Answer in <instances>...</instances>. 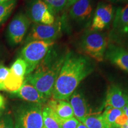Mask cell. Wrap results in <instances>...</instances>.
<instances>
[{"label": "cell", "mask_w": 128, "mask_h": 128, "mask_svg": "<svg viewBox=\"0 0 128 128\" xmlns=\"http://www.w3.org/2000/svg\"><path fill=\"white\" fill-rule=\"evenodd\" d=\"M96 64L90 58L68 50L54 86L51 98L68 100L80 82L94 71Z\"/></svg>", "instance_id": "6da1fadb"}, {"label": "cell", "mask_w": 128, "mask_h": 128, "mask_svg": "<svg viewBox=\"0 0 128 128\" xmlns=\"http://www.w3.org/2000/svg\"><path fill=\"white\" fill-rule=\"evenodd\" d=\"M68 52L66 47L55 44L34 71L26 76V81L36 88L46 98L52 97L56 80Z\"/></svg>", "instance_id": "7a4b0ae2"}, {"label": "cell", "mask_w": 128, "mask_h": 128, "mask_svg": "<svg viewBox=\"0 0 128 128\" xmlns=\"http://www.w3.org/2000/svg\"><path fill=\"white\" fill-rule=\"evenodd\" d=\"M108 43V37L105 32L87 30L78 42V53L95 61L102 62Z\"/></svg>", "instance_id": "3957f363"}, {"label": "cell", "mask_w": 128, "mask_h": 128, "mask_svg": "<svg viewBox=\"0 0 128 128\" xmlns=\"http://www.w3.org/2000/svg\"><path fill=\"white\" fill-rule=\"evenodd\" d=\"M42 104L28 103L19 105L14 112L15 128H44Z\"/></svg>", "instance_id": "277c9868"}, {"label": "cell", "mask_w": 128, "mask_h": 128, "mask_svg": "<svg viewBox=\"0 0 128 128\" xmlns=\"http://www.w3.org/2000/svg\"><path fill=\"white\" fill-rule=\"evenodd\" d=\"M54 44L55 42L44 41H33L26 44L20 53V57L27 65L26 76L34 71Z\"/></svg>", "instance_id": "5b68a950"}, {"label": "cell", "mask_w": 128, "mask_h": 128, "mask_svg": "<svg viewBox=\"0 0 128 128\" xmlns=\"http://www.w3.org/2000/svg\"><path fill=\"white\" fill-rule=\"evenodd\" d=\"M62 28V21L58 17L51 25L33 23L24 40L25 44L33 41L55 42L61 34Z\"/></svg>", "instance_id": "8992f818"}, {"label": "cell", "mask_w": 128, "mask_h": 128, "mask_svg": "<svg viewBox=\"0 0 128 128\" xmlns=\"http://www.w3.org/2000/svg\"><path fill=\"white\" fill-rule=\"evenodd\" d=\"M26 14L33 23L51 25L55 23L56 13L43 0H27Z\"/></svg>", "instance_id": "52a82bcc"}, {"label": "cell", "mask_w": 128, "mask_h": 128, "mask_svg": "<svg viewBox=\"0 0 128 128\" xmlns=\"http://www.w3.org/2000/svg\"><path fill=\"white\" fill-rule=\"evenodd\" d=\"M31 21L23 12H19L12 18L8 26L7 39L12 46H16L23 42L28 28Z\"/></svg>", "instance_id": "ba28073f"}, {"label": "cell", "mask_w": 128, "mask_h": 128, "mask_svg": "<svg viewBox=\"0 0 128 128\" xmlns=\"http://www.w3.org/2000/svg\"><path fill=\"white\" fill-rule=\"evenodd\" d=\"M93 14L92 0H78L70 7L68 17L76 27L86 28L92 20Z\"/></svg>", "instance_id": "9c48e42d"}, {"label": "cell", "mask_w": 128, "mask_h": 128, "mask_svg": "<svg viewBox=\"0 0 128 128\" xmlns=\"http://www.w3.org/2000/svg\"><path fill=\"white\" fill-rule=\"evenodd\" d=\"M114 16V9L110 3L99 2L92 18L90 29L103 31L109 28Z\"/></svg>", "instance_id": "30bf717a"}, {"label": "cell", "mask_w": 128, "mask_h": 128, "mask_svg": "<svg viewBox=\"0 0 128 128\" xmlns=\"http://www.w3.org/2000/svg\"><path fill=\"white\" fill-rule=\"evenodd\" d=\"M104 59L128 73V50L122 46L108 43Z\"/></svg>", "instance_id": "8fae6325"}, {"label": "cell", "mask_w": 128, "mask_h": 128, "mask_svg": "<svg viewBox=\"0 0 128 128\" xmlns=\"http://www.w3.org/2000/svg\"><path fill=\"white\" fill-rule=\"evenodd\" d=\"M11 94L28 103L44 104L49 100L25 80L20 88Z\"/></svg>", "instance_id": "7c38bea8"}, {"label": "cell", "mask_w": 128, "mask_h": 128, "mask_svg": "<svg viewBox=\"0 0 128 128\" xmlns=\"http://www.w3.org/2000/svg\"><path fill=\"white\" fill-rule=\"evenodd\" d=\"M128 105V94L117 85H111L108 87L106 97L105 107L120 108Z\"/></svg>", "instance_id": "4fadbf2b"}, {"label": "cell", "mask_w": 128, "mask_h": 128, "mask_svg": "<svg viewBox=\"0 0 128 128\" xmlns=\"http://www.w3.org/2000/svg\"><path fill=\"white\" fill-rule=\"evenodd\" d=\"M69 99L74 117L80 122L82 123L85 119L90 116V110L86 98L82 93L76 90Z\"/></svg>", "instance_id": "5bb4252c"}, {"label": "cell", "mask_w": 128, "mask_h": 128, "mask_svg": "<svg viewBox=\"0 0 128 128\" xmlns=\"http://www.w3.org/2000/svg\"><path fill=\"white\" fill-rule=\"evenodd\" d=\"M46 105L50 108L60 119H68L74 117L72 108L66 100L52 98L48 100Z\"/></svg>", "instance_id": "9a60e30c"}, {"label": "cell", "mask_w": 128, "mask_h": 128, "mask_svg": "<svg viewBox=\"0 0 128 128\" xmlns=\"http://www.w3.org/2000/svg\"><path fill=\"white\" fill-rule=\"evenodd\" d=\"M128 24V3L123 7H119L115 12L112 28L109 35L114 34L122 29ZM108 35V36H109Z\"/></svg>", "instance_id": "2e32d148"}, {"label": "cell", "mask_w": 128, "mask_h": 128, "mask_svg": "<svg viewBox=\"0 0 128 128\" xmlns=\"http://www.w3.org/2000/svg\"><path fill=\"white\" fill-rule=\"evenodd\" d=\"M42 116L44 128H60V119L55 112L46 104L43 106Z\"/></svg>", "instance_id": "e0dca14e"}, {"label": "cell", "mask_w": 128, "mask_h": 128, "mask_svg": "<svg viewBox=\"0 0 128 128\" xmlns=\"http://www.w3.org/2000/svg\"><path fill=\"white\" fill-rule=\"evenodd\" d=\"M24 80L25 78L16 76L10 71L4 81V91L10 93L16 92L22 87Z\"/></svg>", "instance_id": "ac0fdd59"}, {"label": "cell", "mask_w": 128, "mask_h": 128, "mask_svg": "<svg viewBox=\"0 0 128 128\" xmlns=\"http://www.w3.org/2000/svg\"><path fill=\"white\" fill-rule=\"evenodd\" d=\"M105 111L102 115L103 122L107 128H118L115 124V120L118 117L121 115L124 112L122 109L108 107L106 108Z\"/></svg>", "instance_id": "d6986e66"}, {"label": "cell", "mask_w": 128, "mask_h": 128, "mask_svg": "<svg viewBox=\"0 0 128 128\" xmlns=\"http://www.w3.org/2000/svg\"><path fill=\"white\" fill-rule=\"evenodd\" d=\"M108 41L124 48H128V24L120 31L109 35Z\"/></svg>", "instance_id": "ffe728a7"}, {"label": "cell", "mask_w": 128, "mask_h": 128, "mask_svg": "<svg viewBox=\"0 0 128 128\" xmlns=\"http://www.w3.org/2000/svg\"><path fill=\"white\" fill-rule=\"evenodd\" d=\"M17 4V0H10L0 4V25L12 14Z\"/></svg>", "instance_id": "44dd1931"}, {"label": "cell", "mask_w": 128, "mask_h": 128, "mask_svg": "<svg viewBox=\"0 0 128 128\" xmlns=\"http://www.w3.org/2000/svg\"><path fill=\"white\" fill-rule=\"evenodd\" d=\"M10 71L16 76L25 78L27 71V65L22 58L18 57L12 64V66L10 68Z\"/></svg>", "instance_id": "7402d4cb"}, {"label": "cell", "mask_w": 128, "mask_h": 128, "mask_svg": "<svg viewBox=\"0 0 128 128\" xmlns=\"http://www.w3.org/2000/svg\"><path fill=\"white\" fill-rule=\"evenodd\" d=\"M82 123L88 128H107L102 115L88 116L85 119Z\"/></svg>", "instance_id": "603a6c76"}, {"label": "cell", "mask_w": 128, "mask_h": 128, "mask_svg": "<svg viewBox=\"0 0 128 128\" xmlns=\"http://www.w3.org/2000/svg\"><path fill=\"white\" fill-rule=\"evenodd\" d=\"M55 12L58 13L66 8L68 0H43Z\"/></svg>", "instance_id": "cb8c5ba5"}, {"label": "cell", "mask_w": 128, "mask_h": 128, "mask_svg": "<svg viewBox=\"0 0 128 128\" xmlns=\"http://www.w3.org/2000/svg\"><path fill=\"white\" fill-rule=\"evenodd\" d=\"M0 128H15L13 120L8 113L0 114Z\"/></svg>", "instance_id": "d4e9b609"}, {"label": "cell", "mask_w": 128, "mask_h": 128, "mask_svg": "<svg viewBox=\"0 0 128 128\" xmlns=\"http://www.w3.org/2000/svg\"><path fill=\"white\" fill-rule=\"evenodd\" d=\"M80 122L75 117L68 119L60 120V128H76Z\"/></svg>", "instance_id": "484cf974"}, {"label": "cell", "mask_w": 128, "mask_h": 128, "mask_svg": "<svg viewBox=\"0 0 128 128\" xmlns=\"http://www.w3.org/2000/svg\"><path fill=\"white\" fill-rule=\"evenodd\" d=\"M10 72V68L0 64V91H4V81Z\"/></svg>", "instance_id": "4316f807"}, {"label": "cell", "mask_w": 128, "mask_h": 128, "mask_svg": "<svg viewBox=\"0 0 128 128\" xmlns=\"http://www.w3.org/2000/svg\"><path fill=\"white\" fill-rule=\"evenodd\" d=\"M128 119V117L124 113H122L119 117L117 118L116 120H115V124L118 126V128H120V126L124 125V124H126Z\"/></svg>", "instance_id": "83f0119b"}, {"label": "cell", "mask_w": 128, "mask_h": 128, "mask_svg": "<svg viewBox=\"0 0 128 128\" xmlns=\"http://www.w3.org/2000/svg\"><path fill=\"white\" fill-rule=\"evenodd\" d=\"M5 106V99L4 97L0 94V110L4 108Z\"/></svg>", "instance_id": "f1b7e54d"}, {"label": "cell", "mask_w": 128, "mask_h": 128, "mask_svg": "<svg viewBox=\"0 0 128 128\" xmlns=\"http://www.w3.org/2000/svg\"><path fill=\"white\" fill-rule=\"evenodd\" d=\"M78 0H68V4H67V7L66 8H70L72 5H73L75 2H76V1H78Z\"/></svg>", "instance_id": "f546056e"}, {"label": "cell", "mask_w": 128, "mask_h": 128, "mask_svg": "<svg viewBox=\"0 0 128 128\" xmlns=\"http://www.w3.org/2000/svg\"><path fill=\"white\" fill-rule=\"evenodd\" d=\"M110 2L114 3H119V2H128V0H108Z\"/></svg>", "instance_id": "4dcf8cb0"}, {"label": "cell", "mask_w": 128, "mask_h": 128, "mask_svg": "<svg viewBox=\"0 0 128 128\" xmlns=\"http://www.w3.org/2000/svg\"><path fill=\"white\" fill-rule=\"evenodd\" d=\"M122 110L124 112V114L128 117V105H126L125 106H124V108H122Z\"/></svg>", "instance_id": "1f68e13d"}, {"label": "cell", "mask_w": 128, "mask_h": 128, "mask_svg": "<svg viewBox=\"0 0 128 128\" xmlns=\"http://www.w3.org/2000/svg\"><path fill=\"white\" fill-rule=\"evenodd\" d=\"M76 128H88L87 126H86L85 124H83V123L80 122V124H78V125Z\"/></svg>", "instance_id": "d6a6232c"}, {"label": "cell", "mask_w": 128, "mask_h": 128, "mask_svg": "<svg viewBox=\"0 0 128 128\" xmlns=\"http://www.w3.org/2000/svg\"><path fill=\"white\" fill-rule=\"evenodd\" d=\"M120 128H128V126L126 125V124H124V125L120 126Z\"/></svg>", "instance_id": "836d02e7"}, {"label": "cell", "mask_w": 128, "mask_h": 128, "mask_svg": "<svg viewBox=\"0 0 128 128\" xmlns=\"http://www.w3.org/2000/svg\"><path fill=\"white\" fill-rule=\"evenodd\" d=\"M10 1V0H0V4H1V3H3L4 2H6V1Z\"/></svg>", "instance_id": "e575fe53"}, {"label": "cell", "mask_w": 128, "mask_h": 128, "mask_svg": "<svg viewBox=\"0 0 128 128\" xmlns=\"http://www.w3.org/2000/svg\"><path fill=\"white\" fill-rule=\"evenodd\" d=\"M126 125H127V126H128V119L127 122H126Z\"/></svg>", "instance_id": "d590c367"}, {"label": "cell", "mask_w": 128, "mask_h": 128, "mask_svg": "<svg viewBox=\"0 0 128 128\" xmlns=\"http://www.w3.org/2000/svg\"></svg>", "instance_id": "8d00e7d4"}, {"label": "cell", "mask_w": 128, "mask_h": 128, "mask_svg": "<svg viewBox=\"0 0 128 128\" xmlns=\"http://www.w3.org/2000/svg\"></svg>", "instance_id": "74e56055"}]
</instances>
